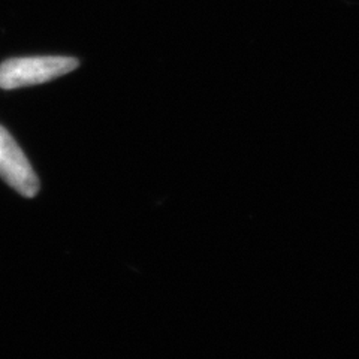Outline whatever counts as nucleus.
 <instances>
[{
    "label": "nucleus",
    "instance_id": "1",
    "mask_svg": "<svg viewBox=\"0 0 359 359\" xmlns=\"http://www.w3.org/2000/svg\"><path fill=\"white\" fill-rule=\"evenodd\" d=\"M80 66L74 57L43 55V57L9 59L0 65V87L13 90L55 80Z\"/></svg>",
    "mask_w": 359,
    "mask_h": 359
},
{
    "label": "nucleus",
    "instance_id": "2",
    "mask_svg": "<svg viewBox=\"0 0 359 359\" xmlns=\"http://www.w3.org/2000/svg\"><path fill=\"white\" fill-rule=\"evenodd\" d=\"M0 178L22 196L33 198L39 192V178L11 133L0 126Z\"/></svg>",
    "mask_w": 359,
    "mask_h": 359
}]
</instances>
